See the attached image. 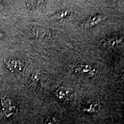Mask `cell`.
<instances>
[{
	"mask_svg": "<svg viewBox=\"0 0 124 124\" xmlns=\"http://www.w3.org/2000/svg\"><path fill=\"white\" fill-rule=\"evenodd\" d=\"M17 103L16 101L8 97H0V116L9 118L17 111Z\"/></svg>",
	"mask_w": 124,
	"mask_h": 124,
	"instance_id": "obj_1",
	"label": "cell"
},
{
	"mask_svg": "<svg viewBox=\"0 0 124 124\" xmlns=\"http://www.w3.org/2000/svg\"><path fill=\"white\" fill-rule=\"evenodd\" d=\"M64 88L62 87L55 92V97L57 100L61 102H71L73 100V94L71 91L64 90Z\"/></svg>",
	"mask_w": 124,
	"mask_h": 124,
	"instance_id": "obj_2",
	"label": "cell"
},
{
	"mask_svg": "<svg viewBox=\"0 0 124 124\" xmlns=\"http://www.w3.org/2000/svg\"><path fill=\"white\" fill-rule=\"evenodd\" d=\"M105 18H106V17H104L103 16L101 15L94 16L93 17L87 19L86 21L82 23V27L84 28H89L94 27L103 21V20H105Z\"/></svg>",
	"mask_w": 124,
	"mask_h": 124,
	"instance_id": "obj_3",
	"label": "cell"
},
{
	"mask_svg": "<svg viewBox=\"0 0 124 124\" xmlns=\"http://www.w3.org/2000/svg\"><path fill=\"white\" fill-rule=\"evenodd\" d=\"M34 34H35L36 38L40 40H48L51 37V32L50 31L46 29H43L39 28L35 29L34 31Z\"/></svg>",
	"mask_w": 124,
	"mask_h": 124,
	"instance_id": "obj_4",
	"label": "cell"
},
{
	"mask_svg": "<svg viewBox=\"0 0 124 124\" xmlns=\"http://www.w3.org/2000/svg\"><path fill=\"white\" fill-rule=\"evenodd\" d=\"M5 64L7 67L11 71H14L15 70H21V63L20 61L7 59L5 60Z\"/></svg>",
	"mask_w": 124,
	"mask_h": 124,
	"instance_id": "obj_5",
	"label": "cell"
},
{
	"mask_svg": "<svg viewBox=\"0 0 124 124\" xmlns=\"http://www.w3.org/2000/svg\"><path fill=\"white\" fill-rule=\"evenodd\" d=\"M39 74L38 73H34L31 76L30 79L29 80V85L30 87L33 88H36L38 86V84L39 82Z\"/></svg>",
	"mask_w": 124,
	"mask_h": 124,
	"instance_id": "obj_6",
	"label": "cell"
},
{
	"mask_svg": "<svg viewBox=\"0 0 124 124\" xmlns=\"http://www.w3.org/2000/svg\"><path fill=\"white\" fill-rule=\"evenodd\" d=\"M101 107L99 103H91L90 105L87 108H84L83 109V111L85 112L94 113L97 112L100 110Z\"/></svg>",
	"mask_w": 124,
	"mask_h": 124,
	"instance_id": "obj_7",
	"label": "cell"
},
{
	"mask_svg": "<svg viewBox=\"0 0 124 124\" xmlns=\"http://www.w3.org/2000/svg\"><path fill=\"white\" fill-rule=\"evenodd\" d=\"M69 15V12L67 10H62L59 12H57L54 15H52L51 17V18L54 20H60L62 18H64V17H66L68 15Z\"/></svg>",
	"mask_w": 124,
	"mask_h": 124,
	"instance_id": "obj_8",
	"label": "cell"
},
{
	"mask_svg": "<svg viewBox=\"0 0 124 124\" xmlns=\"http://www.w3.org/2000/svg\"><path fill=\"white\" fill-rule=\"evenodd\" d=\"M60 121L54 116H49L45 119L44 124H60Z\"/></svg>",
	"mask_w": 124,
	"mask_h": 124,
	"instance_id": "obj_9",
	"label": "cell"
},
{
	"mask_svg": "<svg viewBox=\"0 0 124 124\" xmlns=\"http://www.w3.org/2000/svg\"><path fill=\"white\" fill-rule=\"evenodd\" d=\"M2 37H3V34H2V32L0 31V39H2Z\"/></svg>",
	"mask_w": 124,
	"mask_h": 124,
	"instance_id": "obj_10",
	"label": "cell"
}]
</instances>
